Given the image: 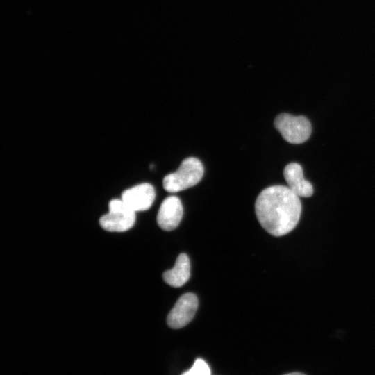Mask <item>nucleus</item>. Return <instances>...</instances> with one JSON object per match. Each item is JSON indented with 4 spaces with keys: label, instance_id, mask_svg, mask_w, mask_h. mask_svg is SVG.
Instances as JSON below:
<instances>
[{
    "label": "nucleus",
    "instance_id": "f257e3e1",
    "mask_svg": "<svg viewBox=\"0 0 375 375\" xmlns=\"http://www.w3.org/2000/svg\"><path fill=\"white\" fill-rule=\"evenodd\" d=\"M260 224L269 234L283 236L299 223L301 213L299 197L288 186L276 185L264 189L255 202Z\"/></svg>",
    "mask_w": 375,
    "mask_h": 375
},
{
    "label": "nucleus",
    "instance_id": "f03ea898",
    "mask_svg": "<svg viewBox=\"0 0 375 375\" xmlns=\"http://www.w3.org/2000/svg\"><path fill=\"white\" fill-rule=\"evenodd\" d=\"M204 169L197 158L184 159L174 172L166 175L162 181L164 189L171 193L186 190L197 185L202 178Z\"/></svg>",
    "mask_w": 375,
    "mask_h": 375
},
{
    "label": "nucleus",
    "instance_id": "7ed1b4c3",
    "mask_svg": "<svg viewBox=\"0 0 375 375\" xmlns=\"http://www.w3.org/2000/svg\"><path fill=\"white\" fill-rule=\"evenodd\" d=\"M135 212L120 199H111L108 211L99 219L101 226L109 232H125L131 228L135 222Z\"/></svg>",
    "mask_w": 375,
    "mask_h": 375
},
{
    "label": "nucleus",
    "instance_id": "20e7f679",
    "mask_svg": "<svg viewBox=\"0 0 375 375\" xmlns=\"http://www.w3.org/2000/svg\"><path fill=\"white\" fill-rule=\"evenodd\" d=\"M274 125L285 140L291 144H301L310 136V121L304 116L281 113L274 119Z\"/></svg>",
    "mask_w": 375,
    "mask_h": 375
},
{
    "label": "nucleus",
    "instance_id": "39448f33",
    "mask_svg": "<svg viewBox=\"0 0 375 375\" xmlns=\"http://www.w3.org/2000/svg\"><path fill=\"white\" fill-rule=\"evenodd\" d=\"M199 301L193 293H185L176 301L167 317V323L170 328H181L193 319Z\"/></svg>",
    "mask_w": 375,
    "mask_h": 375
},
{
    "label": "nucleus",
    "instance_id": "423d86ee",
    "mask_svg": "<svg viewBox=\"0 0 375 375\" xmlns=\"http://www.w3.org/2000/svg\"><path fill=\"white\" fill-rule=\"evenodd\" d=\"M153 186L148 183L135 185L123 191L121 199L134 212L149 210L155 199Z\"/></svg>",
    "mask_w": 375,
    "mask_h": 375
},
{
    "label": "nucleus",
    "instance_id": "0eeeda50",
    "mask_svg": "<svg viewBox=\"0 0 375 375\" xmlns=\"http://www.w3.org/2000/svg\"><path fill=\"white\" fill-rule=\"evenodd\" d=\"M183 215V208L180 199L176 196L165 198L159 208L157 223L166 231L175 229L180 224Z\"/></svg>",
    "mask_w": 375,
    "mask_h": 375
},
{
    "label": "nucleus",
    "instance_id": "6e6552de",
    "mask_svg": "<svg viewBox=\"0 0 375 375\" xmlns=\"http://www.w3.org/2000/svg\"><path fill=\"white\" fill-rule=\"evenodd\" d=\"M288 187L299 197H310L313 194L312 184L303 177L302 167L297 162L288 164L283 170Z\"/></svg>",
    "mask_w": 375,
    "mask_h": 375
},
{
    "label": "nucleus",
    "instance_id": "1a4fd4ad",
    "mask_svg": "<svg viewBox=\"0 0 375 375\" xmlns=\"http://www.w3.org/2000/svg\"><path fill=\"white\" fill-rule=\"evenodd\" d=\"M190 276V262L187 254L181 253L177 257L172 269L162 274L164 281L174 288L183 286Z\"/></svg>",
    "mask_w": 375,
    "mask_h": 375
},
{
    "label": "nucleus",
    "instance_id": "9d476101",
    "mask_svg": "<svg viewBox=\"0 0 375 375\" xmlns=\"http://www.w3.org/2000/svg\"><path fill=\"white\" fill-rule=\"evenodd\" d=\"M210 369L207 362L201 358H197L192 367L181 375H210Z\"/></svg>",
    "mask_w": 375,
    "mask_h": 375
},
{
    "label": "nucleus",
    "instance_id": "9b49d317",
    "mask_svg": "<svg viewBox=\"0 0 375 375\" xmlns=\"http://www.w3.org/2000/svg\"><path fill=\"white\" fill-rule=\"evenodd\" d=\"M284 375H305V374L300 372H292V373H289Z\"/></svg>",
    "mask_w": 375,
    "mask_h": 375
}]
</instances>
